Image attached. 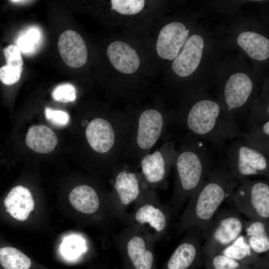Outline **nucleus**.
I'll return each mask as SVG.
<instances>
[{
  "instance_id": "f8f14e48",
  "label": "nucleus",
  "mask_w": 269,
  "mask_h": 269,
  "mask_svg": "<svg viewBox=\"0 0 269 269\" xmlns=\"http://www.w3.org/2000/svg\"><path fill=\"white\" fill-rule=\"evenodd\" d=\"M255 90L253 82L247 74L242 72L232 74L222 92L224 106L235 118L253 101Z\"/></svg>"
},
{
  "instance_id": "7c9ffc66",
  "label": "nucleus",
  "mask_w": 269,
  "mask_h": 269,
  "mask_svg": "<svg viewBox=\"0 0 269 269\" xmlns=\"http://www.w3.org/2000/svg\"><path fill=\"white\" fill-rule=\"evenodd\" d=\"M22 68L4 65L0 68V80L7 85L17 82L21 76Z\"/></svg>"
},
{
  "instance_id": "c756f323",
  "label": "nucleus",
  "mask_w": 269,
  "mask_h": 269,
  "mask_svg": "<svg viewBox=\"0 0 269 269\" xmlns=\"http://www.w3.org/2000/svg\"><path fill=\"white\" fill-rule=\"evenodd\" d=\"M40 38V33L35 28L29 29L24 35L20 37L17 42V47L24 53L29 52L34 48Z\"/></svg>"
},
{
  "instance_id": "5701e85b",
  "label": "nucleus",
  "mask_w": 269,
  "mask_h": 269,
  "mask_svg": "<svg viewBox=\"0 0 269 269\" xmlns=\"http://www.w3.org/2000/svg\"><path fill=\"white\" fill-rule=\"evenodd\" d=\"M245 145L269 157V121L255 127L239 137Z\"/></svg>"
},
{
  "instance_id": "a211bd4d",
  "label": "nucleus",
  "mask_w": 269,
  "mask_h": 269,
  "mask_svg": "<svg viewBox=\"0 0 269 269\" xmlns=\"http://www.w3.org/2000/svg\"><path fill=\"white\" fill-rule=\"evenodd\" d=\"M107 55L113 66L119 71L132 74L138 68L140 60L135 50L121 41L112 42L107 48Z\"/></svg>"
},
{
  "instance_id": "72a5a7b5",
  "label": "nucleus",
  "mask_w": 269,
  "mask_h": 269,
  "mask_svg": "<svg viewBox=\"0 0 269 269\" xmlns=\"http://www.w3.org/2000/svg\"><path fill=\"white\" fill-rule=\"evenodd\" d=\"M33 0H10V2L20 4H25L30 3V2H33Z\"/></svg>"
},
{
  "instance_id": "2eb2a0df",
  "label": "nucleus",
  "mask_w": 269,
  "mask_h": 269,
  "mask_svg": "<svg viewBox=\"0 0 269 269\" xmlns=\"http://www.w3.org/2000/svg\"><path fill=\"white\" fill-rule=\"evenodd\" d=\"M189 37V30L182 23L174 21L160 30L156 42L158 55L165 60H174Z\"/></svg>"
},
{
  "instance_id": "39448f33",
  "label": "nucleus",
  "mask_w": 269,
  "mask_h": 269,
  "mask_svg": "<svg viewBox=\"0 0 269 269\" xmlns=\"http://www.w3.org/2000/svg\"><path fill=\"white\" fill-rule=\"evenodd\" d=\"M171 215L160 201L155 190L145 187L125 221L155 237L158 241L166 235Z\"/></svg>"
},
{
  "instance_id": "f03ea898",
  "label": "nucleus",
  "mask_w": 269,
  "mask_h": 269,
  "mask_svg": "<svg viewBox=\"0 0 269 269\" xmlns=\"http://www.w3.org/2000/svg\"><path fill=\"white\" fill-rule=\"evenodd\" d=\"M239 182L228 170L227 161L214 167L209 176L190 197L177 225L179 234L194 227L204 239L212 221L225 201H228Z\"/></svg>"
},
{
  "instance_id": "1a4fd4ad",
  "label": "nucleus",
  "mask_w": 269,
  "mask_h": 269,
  "mask_svg": "<svg viewBox=\"0 0 269 269\" xmlns=\"http://www.w3.org/2000/svg\"><path fill=\"white\" fill-rule=\"evenodd\" d=\"M158 240L138 227L129 225L116 237V247L129 260L134 269H152L153 248Z\"/></svg>"
},
{
  "instance_id": "9b49d317",
  "label": "nucleus",
  "mask_w": 269,
  "mask_h": 269,
  "mask_svg": "<svg viewBox=\"0 0 269 269\" xmlns=\"http://www.w3.org/2000/svg\"><path fill=\"white\" fill-rule=\"evenodd\" d=\"M176 154L175 142L170 140L142 157L138 163L139 173L146 187L154 190L167 187V178Z\"/></svg>"
},
{
  "instance_id": "bb28decb",
  "label": "nucleus",
  "mask_w": 269,
  "mask_h": 269,
  "mask_svg": "<svg viewBox=\"0 0 269 269\" xmlns=\"http://www.w3.org/2000/svg\"><path fill=\"white\" fill-rule=\"evenodd\" d=\"M112 8L118 13L124 15H133L139 12L143 8V0H112Z\"/></svg>"
},
{
  "instance_id": "0eeeda50",
  "label": "nucleus",
  "mask_w": 269,
  "mask_h": 269,
  "mask_svg": "<svg viewBox=\"0 0 269 269\" xmlns=\"http://www.w3.org/2000/svg\"><path fill=\"white\" fill-rule=\"evenodd\" d=\"M227 202L249 219H256L269 223V179L251 180L247 178L238 185Z\"/></svg>"
},
{
  "instance_id": "2f4dec72",
  "label": "nucleus",
  "mask_w": 269,
  "mask_h": 269,
  "mask_svg": "<svg viewBox=\"0 0 269 269\" xmlns=\"http://www.w3.org/2000/svg\"><path fill=\"white\" fill-rule=\"evenodd\" d=\"M6 65L22 68L23 60L20 49L14 45H10L3 49Z\"/></svg>"
},
{
  "instance_id": "f257e3e1",
  "label": "nucleus",
  "mask_w": 269,
  "mask_h": 269,
  "mask_svg": "<svg viewBox=\"0 0 269 269\" xmlns=\"http://www.w3.org/2000/svg\"><path fill=\"white\" fill-rule=\"evenodd\" d=\"M190 100L177 118V123L190 135L225 150L228 140L242 132L238 122L216 100L197 97Z\"/></svg>"
},
{
  "instance_id": "393cba45",
  "label": "nucleus",
  "mask_w": 269,
  "mask_h": 269,
  "mask_svg": "<svg viewBox=\"0 0 269 269\" xmlns=\"http://www.w3.org/2000/svg\"><path fill=\"white\" fill-rule=\"evenodd\" d=\"M219 253L241 263L245 260L256 261L259 255L252 250L243 234Z\"/></svg>"
},
{
  "instance_id": "6e6552de",
  "label": "nucleus",
  "mask_w": 269,
  "mask_h": 269,
  "mask_svg": "<svg viewBox=\"0 0 269 269\" xmlns=\"http://www.w3.org/2000/svg\"><path fill=\"white\" fill-rule=\"evenodd\" d=\"M245 222L234 207L219 209L206 233L203 252L207 255L219 253L243 234Z\"/></svg>"
},
{
  "instance_id": "423d86ee",
  "label": "nucleus",
  "mask_w": 269,
  "mask_h": 269,
  "mask_svg": "<svg viewBox=\"0 0 269 269\" xmlns=\"http://www.w3.org/2000/svg\"><path fill=\"white\" fill-rule=\"evenodd\" d=\"M111 189L108 191L107 205L115 218L125 220L129 206L135 203L146 187L139 172L122 165L112 175Z\"/></svg>"
},
{
  "instance_id": "a878e982",
  "label": "nucleus",
  "mask_w": 269,
  "mask_h": 269,
  "mask_svg": "<svg viewBox=\"0 0 269 269\" xmlns=\"http://www.w3.org/2000/svg\"><path fill=\"white\" fill-rule=\"evenodd\" d=\"M269 121V105L267 98H262L253 106L246 123L248 131Z\"/></svg>"
},
{
  "instance_id": "473e14b6",
  "label": "nucleus",
  "mask_w": 269,
  "mask_h": 269,
  "mask_svg": "<svg viewBox=\"0 0 269 269\" xmlns=\"http://www.w3.org/2000/svg\"><path fill=\"white\" fill-rule=\"evenodd\" d=\"M45 114L46 119L57 126H65L69 122V114L65 111L54 110L49 108H46Z\"/></svg>"
},
{
  "instance_id": "7ed1b4c3",
  "label": "nucleus",
  "mask_w": 269,
  "mask_h": 269,
  "mask_svg": "<svg viewBox=\"0 0 269 269\" xmlns=\"http://www.w3.org/2000/svg\"><path fill=\"white\" fill-rule=\"evenodd\" d=\"M173 166V193L168 206L176 218L190 197L209 176L213 168L211 154L204 141L186 134L176 148Z\"/></svg>"
},
{
  "instance_id": "20e7f679",
  "label": "nucleus",
  "mask_w": 269,
  "mask_h": 269,
  "mask_svg": "<svg viewBox=\"0 0 269 269\" xmlns=\"http://www.w3.org/2000/svg\"><path fill=\"white\" fill-rule=\"evenodd\" d=\"M171 122L170 118L151 108L143 111L134 120H124V159L138 164L150 152Z\"/></svg>"
},
{
  "instance_id": "6ab92c4d",
  "label": "nucleus",
  "mask_w": 269,
  "mask_h": 269,
  "mask_svg": "<svg viewBox=\"0 0 269 269\" xmlns=\"http://www.w3.org/2000/svg\"><path fill=\"white\" fill-rule=\"evenodd\" d=\"M6 211L15 219L24 221L33 210L34 202L29 190L18 185L13 188L4 200Z\"/></svg>"
},
{
  "instance_id": "cd10ccee",
  "label": "nucleus",
  "mask_w": 269,
  "mask_h": 269,
  "mask_svg": "<svg viewBox=\"0 0 269 269\" xmlns=\"http://www.w3.org/2000/svg\"><path fill=\"white\" fill-rule=\"evenodd\" d=\"M210 259L213 269H241L242 264L221 253L207 255Z\"/></svg>"
},
{
  "instance_id": "4468645a",
  "label": "nucleus",
  "mask_w": 269,
  "mask_h": 269,
  "mask_svg": "<svg viewBox=\"0 0 269 269\" xmlns=\"http://www.w3.org/2000/svg\"><path fill=\"white\" fill-rule=\"evenodd\" d=\"M182 241L177 246L167 263V269H188L200 256L202 247L201 232L194 227L186 230Z\"/></svg>"
},
{
  "instance_id": "412c9836",
  "label": "nucleus",
  "mask_w": 269,
  "mask_h": 269,
  "mask_svg": "<svg viewBox=\"0 0 269 269\" xmlns=\"http://www.w3.org/2000/svg\"><path fill=\"white\" fill-rule=\"evenodd\" d=\"M25 141L27 145L36 152L48 153L54 150L57 144L58 139L50 128L40 124L29 129Z\"/></svg>"
},
{
  "instance_id": "dca6fc26",
  "label": "nucleus",
  "mask_w": 269,
  "mask_h": 269,
  "mask_svg": "<svg viewBox=\"0 0 269 269\" xmlns=\"http://www.w3.org/2000/svg\"><path fill=\"white\" fill-rule=\"evenodd\" d=\"M204 46L203 37L193 34L187 39L181 50L174 59L172 68L181 77H187L197 69L201 60Z\"/></svg>"
},
{
  "instance_id": "b1692460",
  "label": "nucleus",
  "mask_w": 269,
  "mask_h": 269,
  "mask_svg": "<svg viewBox=\"0 0 269 269\" xmlns=\"http://www.w3.org/2000/svg\"><path fill=\"white\" fill-rule=\"evenodd\" d=\"M0 265L3 269H29L30 259L16 248H0Z\"/></svg>"
},
{
  "instance_id": "f3484780",
  "label": "nucleus",
  "mask_w": 269,
  "mask_h": 269,
  "mask_svg": "<svg viewBox=\"0 0 269 269\" xmlns=\"http://www.w3.org/2000/svg\"><path fill=\"white\" fill-rule=\"evenodd\" d=\"M58 48L62 59L69 67L79 68L87 62V48L77 32L69 29L62 32L58 39Z\"/></svg>"
},
{
  "instance_id": "ddd939ff",
  "label": "nucleus",
  "mask_w": 269,
  "mask_h": 269,
  "mask_svg": "<svg viewBox=\"0 0 269 269\" xmlns=\"http://www.w3.org/2000/svg\"><path fill=\"white\" fill-rule=\"evenodd\" d=\"M107 191L100 194L93 187L87 184L75 186L69 194V200L73 208L85 215H94L101 213L112 219L107 205Z\"/></svg>"
},
{
  "instance_id": "c85d7f7f",
  "label": "nucleus",
  "mask_w": 269,
  "mask_h": 269,
  "mask_svg": "<svg viewBox=\"0 0 269 269\" xmlns=\"http://www.w3.org/2000/svg\"><path fill=\"white\" fill-rule=\"evenodd\" d=\"M76 94L75 87L71 84L66 83L57 86L53 90L52 96L56 101L67 103L75 100Z\"/></svg>"
},
{
  "instance_id": "4be33fe9",
  "label": "nucleus",
  "mask_w": 269,
  "mask_h": 269,
  "mask_svg": "<svg viewBox=\"0 0 269 269\" xmlns=\"http://www.w3.org/2000/svg\"><path fill=\"white\" fill-rule=\"evenodd\" d=\"M238 45L251 58L264 61L269 57V40L257 32L246 31L240 33L237 38Z\"/></svg>"
},
{
  "instance_id": "9d476101",
  "label": "nucleus",
  "mask_w": 269,
  "mask_h": 269,
  "mask_svg": "<svg viewBox=\"0 0 269 269\" xmlns=\"http://www.w3.org/2000/svg\"><path fill=\"white\" fill-rule=\"evenodd\" d=\"M227 165L233 178L238 182L251 176L269 177L268 157L239 140L226 147Z\"/></svg>"
},
{
  "instance_id": "aec40b11",
  "label": "nucleus",
  "mask_w": 269,
  "mask_h": 269,
  "mask_svg": "<svg viewBox=\"0 0 269 269\" xmlns=\"http://www.w3.org/2000/svg\"><path fill=\"white\" fill-rule=\"evenodd\" d=\"M243 233L254 252L258 255L269 252V223L249 219L245 221Z\"/></svg>"
}]
</instances>
